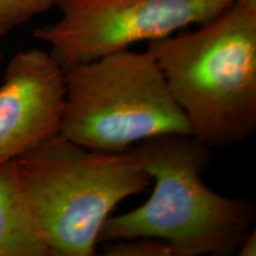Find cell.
<instances>
[{
	"label": "cell",
	"instance_id": "6da1fadb",
	"mask_svg": "<svg viewBox=\"0 0 256 256\" xmlns=\"http://www.w3.org/2000/svg\"><path fill=\"white\" fill-rule=\"evenodd\" d=\"M210 147L192 134H162L128 150L152 178L153 191L142 206L110 216L98 243L156 238L168 243L172 256L238 255L252 232L256 210L244 198L211 190L202 179Z\"/></svg>",
	"mask_w": 256,
	"mask_h": 256
},
{
	"label": "cell",
	"instance_id": "7a4b0ae2",
	"mask_svg": "<svg viewBox=\"0 0 256 256\" xmlns=\"http://www.w3.org/2000/svg\"><path fill=\"white\" fill-rule=\"evenodd\" d=\"M191 133L224 148L256 130V8L232 4L196 31L148 42Z\"/></svg>",
	"mask_w": 256,
	"mask_h": 256
},
{
	"label": "cell",
	"instance_id": "3957f363",
	"mask_svg": "<svg viewBox=\"0 0 256 256\" xmlns=\"http://www.w3.org/2000/svg\"><path fill=\"white\" fill-rule=\"evenodd\" d=\"M16 162L52 256L95 255L98 234L114 208L152 185L128 152L92 151L60 132Z\"/></svg>",
	"mask_w": 256,
	"mask_h": 256
},
{
	"label": "cell",
	"instance_id": "277c9868",
	"mask_svg": "<svg viewBox=\"0 0 256 256\" xmlns=\"http://www.w3.org/2000/svg\"><path fill=\"white\" fill-rule=\"evenodd\" d=\"M60 133L92 151L126 152L162 134H192L151 52L122 50L63 70Z\"/></svg>",
	"mask_w": 256,
	"mask_h": 256
},
{
	"label": "cell",
	"instance_id": "5b68a950",
	"mask_svg": "<svg viewBox=\"0 0 256 256\" xmlns=\"http://www.w3.org/2000/svg\"><path fill=\"white\" fill-rule=\"evenodd\" d=\"M232 5V0H55L62 16L34 36L49 44L64 70L204 24Z\"/></svg>",
	"mask_w": 256,
	"mask_h": 256
},
{
	"label": "cell",
	"instance_id": "8992f818",
	"mask_svg": "<svg viewBox=\"0 0 256 256\" xmlns=\"http://www.w3.org/2000/svg\"><path fill=\"white\" fill-rule=\"evenodd\" d=\"M64 92L63 69L50 52L12 57L0 86V166L60 132Z\"/></svg>",
	"mask_w": 256,
	"mask_h": 256
},
{
	"label": "cell",
	"instance_id": "52a82bcc",
	"mask_svg": "<svg viewBox=\"0 0 256 256\" xmlns=\"http://www.w3.org/2000/svg\"><path fill=\"white\" fill-rule=\"evenodd\" d=\"M0 256H52L22 185L16 159L0 166Z\"/></svg>",
	"mask_w": 256,
	"mask_h": 256
},
{
	"label": "cell",
	"instance_id": "ba28073f",
	"mask_svg": "<svg viewBox=\"0 0 256 256\" xmlns=\"http://www.w3.org/2000/svg\"><path fill=\"white\" fill-rule=\"evenodd\" d=\"M55 6V0H0V37Z\"/></svg>",
	"mask_w": 256,
	"mask_h": 256
},
{
	"label": "cell",
	"instance_id": "9c48e42d",
	"mask_svg": "<svg viewBox=\"0 0 256 256\" xmlns=\"http://www.w3.org/2000/svg\"><path fill=\"white\" fill-rule=\"evenodd\" d=\"M107 256H172L168 243L156 238H136L104 242Z\"/></svg>",
	"mask_w": 256,
	"mask_h": 256
},
{
	"label": "cell",
	"instance_id": "30bf717a",
	"mask_svg": "<svg viewBox=\"0 0 256 256\" xmlns=\"http://www.w3.org/2000/svg\"><path fill=\"white\" fill-rule=\"evenodd\" d=\"M238 255L240 256H255L256 255V232L252 230L243 240Z\"/></svg>",
	"mask_w": 256,
	"mask_h": 256
},
{
	"label": "cell",
	"instance_id": "8fae6325",
	"mask_svg": "<svg viewBox=\"0 0 256 256\" xmlns=\"http://www.w3.org/2000/svg\"><path fill=\"white\" fill-rule=\"evenodd\" d=\"M232 4H241V5L256 8V0H232Z\"/></svg>",
	"mask_w": 256,
	"mask_h": 256
},
{
	"label": "cell",
	"instance_id": "7c38bea8",
	"mask_svg": "<svg viewBox=\"0 0 256 256\" xmlns=\"http://www.w3.org/2000/svg\"><path fill=\"white\" fill-rule=\"evenodd\" d=\"M0 58H2V50H0Z\"/></svg>",
	"mask_w": 256,
	"mask_h": 256
}]
</instances>
